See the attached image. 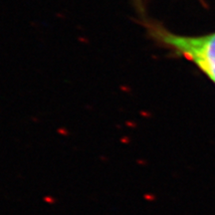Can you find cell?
<instances>
[{"instance_id": "cell-1", "label": "cell", "mask_w": 215, "mask_h": 215, "mask_svg": "<svg viewBox=\"0 0 215 215\" xmlns=\"http://www.w3.org/2000/svg\"><path fill=\"white\" fill-rule=\"evenodd\" d=\"M158 38L197 67L215 64V33L192 37L175 35L164 30L157 31Z\"/></svg>"}]
</instances>
